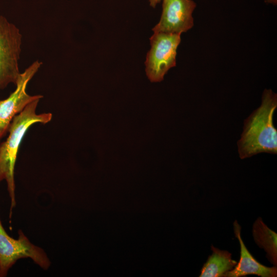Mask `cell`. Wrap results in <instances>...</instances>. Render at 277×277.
Listing matches in <instances>:
<instances>
[{
    "instance_id": "cell-1",
    "label": "cell",
    "mask_w": 277,
    "mask_h": 277,
    "mask_svg": "<svg viewBox=\"0 0 277 277\" xmlns=\"http://www.w3.org/2000/svg\"><path fill=\"white\" fill-rule=\"evenodd\" d=\"M277 107V95L265 89L260 106L244 121L243 131L238 142L241 159L266 152L277 153V131L273 115Z\"/></svg>"
},
{
    "instance_id": "cell-2",
    "label": "cell",
    "mask_w": 277,
    "mask_h": 277,
    "mask_svg": "<svg viewBox=\"0 0 277 277\" xmlns=\"http://www.w3.org/2000/svg\"><path fill=\"white\" fill-rule=\"evenodd\" d=\"M37 100L28 105L13 118L6 140L0 144V183L5 180L10 199V217L16 205L14 169L20 144L29 128L35 123L46 124L52 119L51 113L37 114Z\"/></svg>"
},
{
    "instance_id": "cell-3",
    "label": "cell",
    "mask_w": 277,
    "mask_h": 277,
    "mask_svg": "<svg viewBox=\"0 0 277 277\" xmlns=\"http://www.w3.org/2000/svg\"><path fill=\"white\" fill-rule=\"evenodd\" d=\"M15 239L8 235L0 219V277L7 276L9 269L21 259H31L44 270H47L51 262L45 251L32 244L19 230Z\"/></svg>"
},
{
    "instance_id": "cell-4",
    "label": "cell",
    "mask_w": 277,
    "mask_h": 277,
    "mask_svg": "<svg viewBox=\"0 0 277 277\" xmlns=\"http://www.w3.org/2000/svg\"><path fill=\"white\" fill-rule=\"evenodd\" d=\"M22 38L19 29L0 14V89L11 83L15 85L21 74Z\"/></svg>"
},
{
    "instance_id": "cell-5",
    "label": "cell",
    "mask_w": 277,
    "mask_h": 277,
    "mask_svg": "<svg viewBox=\"0 0 277 277\" xmlns=\"http://www.w3.org/2000/svg\"><path fill=\"white\" fill-rule=\"evenodd\" d=\"M150 40L151 48L146 56V72L151 82H159L164 79L167 71L176 65L181 34L154 32Z\"/></svg>"
},
{
    "instance_id": "cell-6",
    "label": "cell",
    "mask_w": 277,
    "mask_h": 277,
    "mask_svg": "<svg viewBox=\"0 0 277 277\" xmlns=\"http://www.w3.org/2000/svg\"><path fill=\"white\" fill-rule=\"evenodd\" d=\"M42 65V62L36 61L21 73L15 85V90L7 98L0 101V141L7 134L14 117L28 105L43 97L42 95H31L26 92L28 83Z\"/></svg>"
},
{
    "instance_id": "cell-7",
    "label": "cell",
    "mask_w": 277,
    "mask_h": 277,
    "mask_svg": "<svg viewBox=\"0 0 277 277\" xmlns=\"http://www.w3.org/2000/svg\"><path fill=\"white\" fill-rule=\"evenodd\" d=\"M196 6L192 0H163L161 18L152 31L178 34L186 32L193 26Z\"/></svg>"
},
{
    "instance_id": "cell-8",
    "label": "cell",
    "mask_w": 277,
    "mask_h": 277,
    "mask_svg": "<svg viewBox=\"0 0 277 277\" xmlns=\"http://www.w3.org/2000/svg\"><path fill=\"white\" fill-rule=\"evenodd\" d=\"M235 237L240 245V259L234 267L224 274L223 277H240L254 274L262 277H276V266L266 267L259 262L249 252L241 237V227L236 220L233 223Z\"/></svg>"
},
{
    "instance_id": "cell-9",
    "label": "cell",
    "mask_w": 277,
    "mask_h": 277,
    "mask_svg": "<svg viewBox=\"0 0 277 277\" xmlns=\"http://www.w3.org/2000/svg\"><path fill=\"white\" fill-rule=\"evenodd\" d=\"M212 254L208 256L201 271L200 277H223L227 272L232 270L237 262L232 260L231 254L213 246L211 247Z\"/></svg>"
},
{
    "instance_id": "cell-10",
    "label": "cell",
    "mask_w": 277,
    "mask_h": 277,
    "mask_svg": "<svg viewBox=\"0 0 277 277\" xmlns=\"http://www.w3.org/2000/svg\"><path fill=\"white\" fill-rule=\"evenodd\" d=\"M252 234L259 247L266 252V257L274 266L277 265V234L258 217L253 224Z\"/></svg>"
},
{
    "instance_id": "cell-11",
    "label": "cell",
    "mask_w": 277,
    "mask_h": 277,
    "mask_svg": "<svg viewBox=\"0 0 277 277\" xmlns=\"http://www.w3.org/2000/svg\"><path fill=\"white\" fill-rule=\"evenodd\" d=\"M162 0H149L150 5L155 8L157 4L160 3Z\"/></svg>"
}]
</instances>
